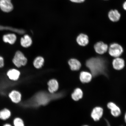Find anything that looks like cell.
<instances>
[{"mask_svg": "<svg viewBox=\"0 0 126 126\" xmlns=\"http://www.w3.org/2000/svg\"><path fill=\"white\" fill-rule=\"evenodd\" d=\"M98 54L95 57L87 60L85 64L87 70L92 74L93 78L100 75H106L109 69L113 67L112 62V57L107 60L105 59L106 55Z\"/></svg>", "mask_w": 126, "mask_h": 126, "instance_id": "cell-1", "label": "cell"}, {"mask_svg": "<svg viewBox=\"0 0 126 126\" xmlns=\"http://www.w3.org/2000/svg\"><path fill=\"white\" fill-rule=\"evenodd\" d=\"M124 49L120 44L113 43L109 46L108 52L110 56L114 58L119 57L124 52Z\"/></svg>", "mask_w": 126, "mask_h": 126, "instance_id": "cell-2", "label": "cell"}, {"mask_svg": "<svg viewBox=\"0 0 126 126\" xmlns=\"http://www.w3.org/2000/svg\"><path fill=\"white\" fill-rule=\"evenodd\" d=\"M12 61L16 66L20 67L26 65L27 59L21 52L18 51L16 52Z\"/></svg>", "mask_w": 126, "mask_h": 126, "instance_id": "cell-3", "label": "cell"}, {"mask_svg": "<svg viewBox=\"0 0 126 126\" xmlns=\"http://www.w3.org/2000/svg\"><path fill=\"white\" fill-rule=\"evenodd\" d=\"M104 109L102 107L97 106L94 107L91 111V116L94 122H98L101 119L104 114Z\"/></svg>", "mask_w": 126, "mask_h": 126, "instance_id": "cell-4", "label": "cell"}, {"mask_svg": "<svg viewBox=\"0 0 126 126\" xmlns=\"http://www.w3.org/2000/svg\"><path fill=\"white\" fill-rule=\"evenodd\" d=\"M94 48L97 54L102 55L108 52L109 46L102 41H99L94 44Z\"/></svg>", "mask_w": 126, "mask_h": 126, "instance_id": "cell-5", "label": "cell"}, {"mask_svg": "<svg viewBox=\"0 0 126 126\" xmlns=\"http://www.w3.org/2000/svg\"><path fill=\"white\" fill-rule=\"evenodd\" d=\"M107 107L110 110V113L113 117H119L122 114V111L121 108L114 102H109L107 104Z\"/></svg>", "mask_w": 126, "mask_h": 126, "instance_id": "cell-6", "label": "cell"}, {"mask_svg": "<svg viewBox=\"0 0 126 126\" xmlns=\"http://www.w3.org/2000/svg\"><path fill=\"white\" fill-rule=\"evenodd\" d=\"M8 97L13 103L18 104L21 102L22 94L19 91L14 89L11 91L8 94Z\"/></svg>", "mask_w": 126, "mask_h": 126, "instance_id": "cell-7", "label": "cell"}, {"mask_svg": "<svg viewBox=\"0 0 126 126\" xmlns=\"http://www.w3.org/2000/svg\"><path fill=\"white\" fill-rule=\"evenodd\" d=\"M93 78L92 74L88 71H82L80 73V81L83 84L90 83L92 81Z\"/></svg>", "mask_w": 126, "mask_h": 126, "instance_id": "cell-8", "label": "cell"}, {"mask_svg": "<svg viewBox=\"0 0 126 126\" xmlns=\"http://www.w3.org/2000/svg\"><path fill=\"white\" fill-rule=\"evenodd\" d=\"M112 67L114 70L120 71L123 70L125 66V61L121 57L114 58L112 62Z\"/></svg>", "mask_w": 126, "mask_h": 126, "instance_id": "cell-9", "label": "cell"}, {"mask_svg": "<svg viewBox=\"0 0 126 126\" xmlns=\"http://www.w3.org/2000/svg\"><path fill=\"white\" fill-rule=\"evenodd\" d=\"M11 0H0V8L3 12H9L13 9Z\"/></svg>", "mask_w": 126, "mask_h": 126, "instance_id": "cell-10", "label": "cell"}, {"mask_svg": "<svg viewBox=\"0 0 126 126\" xmlns=\"http://www.w3.org/2000/svg\"><path fill=\"white\" fill-rule=\"evenodd\" d=\"M76 40L77 43L80 46L85 47L89 43V36L86 34L81 33L77 36Z\"/></svg>", "mask_w": 126, "mask_h": 126, "instance_id": "cell-11", "label": "cell"}, {"mask_svg": "<svg viewBox=\"0 0 126 126\" xmlns=\"http://www.w3.org/2000/svg\"><path fill=\"white\" fill-rule=\"evenodd\" d=\"M109 18L113 22L119 21L121 17V14L116 9H111L109 12L108 15Z\"/></svg>", "mask_w": 126, "mask_h": 126, "instance_id": "cell-12", "label": "cell"}, {"mask_svg": "<svg viewBox=\"0 0 126 126\" xmlns=\"http://www.w3.org/2000/svg\"><path fill=\"white\" fill-rule=\"evenodd\" d=\"M68 63L71 70L72 71H78L81 68V63L77 59H71L69 61Z\"/></svg>", "mask_w": 126, "mask_h": 126, "instance_id": "cell-13", "label": "cell"}, {"mask_svg": "<svg viewBox=\"0 0 126 126\" xmlns=\"http://www.w3.org/2000/svg\"><path fill=\"white\" fill-rule=\"evenodd\" d=\"M12 112L11 110L7 108H4L0 110V120L5 121L11 117Z\"/></svg>", "mask_w": 126, "mask_h": 126, "instance_id": "cell-14", "label": "cell"}, {"mask_svg": "<svg viewBox=\"0 0 126 126\" xmlns=\"http://www.w3.org/2000/svg\"><path fill=\"white\" fill-rule=\"evenodd\" d=\"M7 75L9 79L12 81H16L19 78L20 72L16 69H11L7 72Z\"/></svg>", "mask_w": 126, "mask_h": 126, "instance_id": "cell-15", "label": "cell"}, {"mask_svg": "<svg viewBox=\"0 0 126 126\" xmlns=\"http://www.w3.org/2000/svg\"><path fill=\"white\" fill-rule=\"evenodd\" d=\"M48 91L51 93L56 92L59 89V83L56 79L50 80L48 83Z\"/></svg>", "mask_w": 126, "mask_h": 126, "instance_id": "cell-16", "label": "cell"}, {"mask_svg": "<svg viewBox=\"0 0 126 126\" xmlns=\"http://www.w3.org/2000/svg\"><path fill=\"white\" fill-rule=\"evenodd\" d=\"M83 96V91L81 88L76 89L71 95L72 98L74 100L78 101L82 98Z\"/></svg>", "mask_w": 126, "mask_h": 126, "instance_id": "cell-17", "label": "cell"}, {"mask_svg": "<svg viewBox=\"0 0 126 126\" xmlns=\"http://www.w3.org/2000/svg\"><path fill=\"white\" fill-rule=\"evenodd\" d=\"M32 43V39L29 35H25L20 40V44L22 46L25 48L31 46Z\"/></svg>", "mask_w": 126, "mask_h": 126, "instance_id": "cell-18", "label": "cell"}, {"mask_svg": "<svg viewBox=\"0 0 126 126\" xmlns=\"http://www.w3.org/2000/svg\"><path fill=\"white\" fill-rule=\"evenodd\" d=\"M16 40V36L13 34H6L3 37V40L4 42L11 45L15 43Z\"/></svg>", "mask_w": 126, "mask_h": 126, "instance_id": "cell-19", "label": "cell"}, {"mask_svg": "<svg viewBox=\"0 0 126 126\" xmlns=\"http://www.w3.org/2000/svg\"><path fill=\"white\" fill-rule=\"evenodd\" d=\"M44 61L43 58L41 56L37 57L34 59L33 62V65L35 68L39 69L41 68L43 65Z\"/></svg>", "mask_w": 126, "mask_h": 126, "instance_id": "cell-20", "label": "cell"}, {"mask_svg": "<svg viewBox=\"0 0 126 126\" xmlns=\"http://www.w3.org/2000/svg\"><path fill=\"white\" fill-rule=\"evenodd\" d=\"M13 126H25L24 122L22 119L19 117H16L13 121Z\"/></svg>", "mask_w": 126, "mask_h": 126, "instance_id": "cell-21", "label": "cell"}, {"mask_svg": "<svg viewBox=\"0 0 126 126\" xmlns=\"http://www.w3.org/2000/svg\"><path fill=\"white\" fill-rule=\"evenodd\" d=\"M72 2L75 3H81L84 2L86 0H69Z\"/></svg>", "mask_w": 126, "mask_h": 126, "instance_id": "cell-22", "label": "cell"}, {"mask_svg": "<svg viewBox=\"0 0 126 126\" xmlns=\"http://www.w3.org/2000/svg\"><path fill=\"white\" fill-rule=\"evenodd\" d=\"M4 64V59L2 57L0 56V68L3 67Z\"/></svg>", "mask_w": 126, "mask_h": 126, "instance_id": "cell-23", "label": "cell"}, {"mask_svg": "<svg viewBox=\"0 0 126 126\" xmlns=\"http://www.w3.org/2000/svg\"><path fill=\"white\" fill-rule=\"evenodd\" d=\"M122 7L124 10L126 11V1L123 4Z\"/></svg>", "mask_w": 126, "mask_h": 126, "instance_id": "cell-24", "label": "cell"}, {"mask_svg": "<svg viewBox=\"0 0 126 126\" xmlns=\"http://www.w3.org/2000/svg\"><path fill=\"white\" fill-rule=\"evenodd\" d=\"M2 126H13L12 124L9 123H6L4 124Z\"/></svg>", "mask_w": 126, "mask_h": 126, "instance_id": "cell-25", "label": "cell"}, {"mask_svg": "<svg viewBox=\"0 0 126 126\" xmlns=\"http://www.w3.org/2000/svg\"><path fill=\"white\" fill-rule=\"evenodd\" d=\"M124 121H125L126 124V112L125 113V114H124Z\"/></svg>", "mask_w": 126, "mask_h": 126, "instance_id": "cell-26", "label": "cell"}, {"mask_svg": "<svg viewBox=\"0 0 126 126\" xmlns=\"http://www.w3.org/2000/svg\"><path fill=\"white\" fill-rule=\"evenodd\" d=\"M89 126L87 125H85L83 126Z\"/></svg>", "mask_w": 126, "mask_h": 126, "instance_id": "cell-27", "label": "cell"}, {"mask_svg": "<svg viewBox=\"0 0 126 126\" xmlns=\"http://www.w3.org/2000/svg\"></svg>", "mask_w": 126, "mask_h": 126, "instance_id": "cell-28", "label": "cell"}]
</instances>
